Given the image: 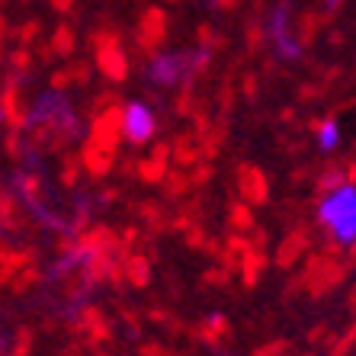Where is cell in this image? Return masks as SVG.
<instances>
[{"label": "cell", "instance_id": "6da1fadb", "mask_svg": "<svg viewBox=\"0 0 356 356\" xmlns=\"http://www.w3.org/2000/svg\"><path fill=\"white\" fill-rule=\"evenodd\" d=\"M318 222L324 234L337 248H353L356 244V183L350 180H331L327 190L318 199Z\"/></svg>", "mask_w": 356, "mask_h": 356}, {"label": "cell", "instance_id": "7a4b0ae2", "mask_svg": "<svg viewBox=\"0 0 356 356\" xmlns=\"http://www.w3.org/2000/svg\"><path fill=\"white\" fill-rule=\"evenodd\" d=\"M26 122L33 129H45V132H74L77 129V113L74 106L67 103V97L61 93L49 90V93H39L33 99V106L26 113Z\"/></svg>", "mask_w": 356, "mask_h": 356}, {"label": "cell", "instance_id": "3957f363", "mask_svg": "<svg viewBox=\"0 0 356 356\" xmlns=\"http://www.w3.org/2000/svg\"><path fill=\"white\" fill-rule=\"evenodd\" d=\"M206 61V55H190V51H154L145 61V77L158 87H180L186 77Z\"/></svg>", "mask_w": 356, "mask_h": 356}, {"label": "cell", "instance_id": "277c9868", "mask_svg": "<svg viewBox=\"0 0 356 356\" xmlns=\"http://www.w3.org/2000/svg\"><path fill=\"white\" fill-rule=\"evenodd\" d=\"M264 35L276 49L282 61H298L302 58V45H298L296 33H292V10L286 3H276L264 19Z\"/></svg>", "mask_w": 356, "mask_h": 356}, {"label": "cell", "instance_id": "5b68a950", "mask_svg": "<svg viewBox=\"0 0 356 356\" xmlns=\"http://www.w3.org/2000/svg\"><path fill=\"white\" fill-rule=\"evenodd\" d=\"M119 129H122V138L129 141V145H145V141H151L154 132H158V116H154V109H151L148 103L132 99V103L122 106Z\"/></svg>", "mask_w": 356, "mask_h": 356}, {"label": "cell", "instance_id": "8992f818", "mask_svg": "<svg viewBox=\"0 0 356 356\" xmlns=\"http://www.w3.org/2000/svg\"><path fill=\"white\" fill-rule=\"evenodd\" d=\"M340 145V125L337 119H324L321 125H318V148L321 151H334Z\"/></svg>", "mask_w": 356, "mask_h": 356}, {"label": "cell", "instance_id": "52a82bcc", "mask_svg": "<svg viewBox=\"0 0 356 356\" xmlns=\"http://www.w3.org/2000/svg\"><path fill=\"white\" fill-rule=\"evenodd\" d=\"M3 119H7V109H3V103H0V125H3Z\"/></svg>", "mask_w": 356, "mask_h": 356}]
</instances>
